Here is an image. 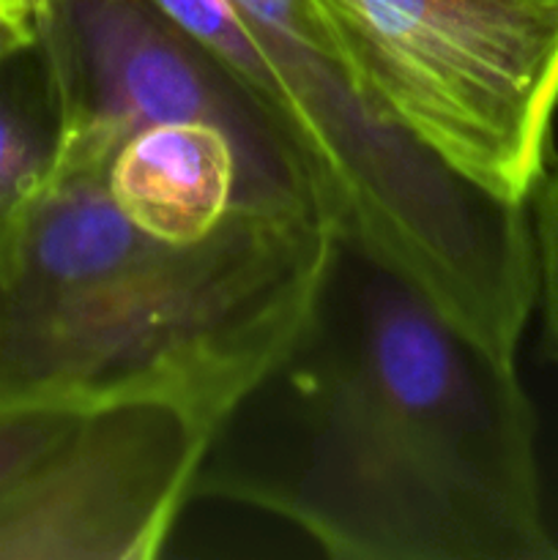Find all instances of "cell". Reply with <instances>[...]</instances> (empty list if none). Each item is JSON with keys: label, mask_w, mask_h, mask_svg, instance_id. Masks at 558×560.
Here are the masks:
<instances>
[{"label": "cell", "mask_w": 558, "mask_h": 560, "mask_svg": "<svg viewBox=\"0 0 558 560\" xmlns=\"http://www.w3.org/2000/svg\"><path fill=\"white\" fill-rule=\"evenodd\" d=\"M195 498L274 514L337 560H556L514 361L337 235L288 353L219 421Z\"/></svg>", "instance_id": "cell-1"}, {"label": "cell", "mask_w": 558, "mask_h": 560, "mask_svg": "<svg viewBox=\"0 0 558 560\" xmlns=\"http://www.w3.org/2000/svg\"><path fill=\"white\" fill-rule=\"evenodd\" d=\"M334 244L328 217L249 208L167 244L104 173L53 175L0 228V413L162 399L213 435L295 342Z\"/></svg>", "instance_id": "cell-2"}, {"label": "cell", "mask_w": 558, "mask_h": 560, "mask_svg": "<svg viewBox=\"0 0 558 560\" xmlns=\"http://www.w3.org/2000/svg\"><path fill=\"white\" fill-rule=\"evenodd\" d=\"M388 113L449 170L528 206L558 113V9L512 0H323Z\"/></svg>", "instance_id": "cell-3"}, {"label": "cell", "mask_w": 558, "mask_h": 560, "mask_svg": "<svg viewBox=\"0 0 558 560\" xmlns=\"http://www.w3.org/2000/svg\"><path fill=\"white\" fill-rule=\"evenodd\" d=\"M36 44L58 107L53 175L107 173L148 126L206 120L239 151L235 208L326 217L293 142L153 0H44Z\"/></svg>", "instance_id": "cell-4"}, {"label": "cell", "mask_w": 558, "mask_h": 560, "mask_svg": "<svg viewBox=\"0 0 558 560\" xmlns=\"http://www.w3.org/2000/svg\"><path fill=\"white\" fill-rule=\"evenodd\" d=\"M211 432L162 399L77 413L0 498V560H151L186 503Z\"/></svg>", "instance_id": "cell-5"}, {"label": "cell", "mask_w": 558, "mask_h": 560, "mask_svg": "<svg viewBox=\"0 0 558 560\" xmlns=\"http://www.w3.org/2000/svg\"><path fill=\"white\" fill-rule=\"evenodd\" d=\"M104 184L142 233L197 244L239 206V151L217 124H156L115 151Z\"/></svg>", "instance_id": "cell-6"}, {"label": "cell", "mask_w": 558, "mask_h": 560, "mask_svg": "<svg viewBox=\"0 0 558 560\" xmlns=\"http://www.w3.org/2000/svg\"><path fill=\"white\" fill-rule=\"evenodd\" d=\"M58 153V107L33 42L0 63V228L44 189Z\"/></svg>", "instance_id": "cell-7"}, {"label": "cell", "mask_w": 558, "mask_h": 560, "mask_svg": "<svg viewBox=\"0 0 558 560\" xmlns=\"http://www.w3.org/2000/svg\"><path fill=\"white\" fill-rule=\"evenodd\" d=\"M536 252V304L542 310L547 355L558 364V164L534 191L531 217Z\"/></svg>", "instance_id": "cell-8"}, {"label": "cell", "mask_w": 558, "mask_h": 560, "mask_svg": "<svg viewBox=\"0 0 558 560\" xmlns=\"http://www.w3.org/2000/svg\"><path fill=\"white\" fill-rule=\"evenodd\" d=\"M74 416L63 410L0 413V498L53 448Z\"/></svg>", "instance_id": "cell-9"}, {"label": "cell", "mask_w": 558, "mask_h": 560, "mask_svg": "<svg viewBox=\"0 0 558 560\" xmlns=\"http://www.w3.org/2000/svg\"><path fill=\"white\" fill-rule=\"evenodd\" d=\"M42 3L44 0H0V5H3V9H11V11H16V14L27 16V20H33V25H36V16H38V11H42Z\"/></svg>", "instance_id": "cell-10"}, {"label": "cell", "mask_w": 558, "mask_h": 560, "mask_svg": "<svg viewBox=\"0 0 558 560\" xmlns=\"http://www.w3.org/2000/svg\"><path fill=\"white\" fill-rule=\"evenodd\" d=\"M512 3H525V5H545V9H558V0H512Z\"/></svg>", "instance_id": "cell-11"}]
</instances>
